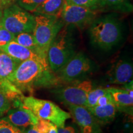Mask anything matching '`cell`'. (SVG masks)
Wrapping results in <instances>:
<instances>
[{
    "mask_svg": "<svg viewBox=\"0 0 133 133\" xmlns=\"http://www.w3.org/2000/svg\"><path fill=\"white\" fill-rule=\"evenodd\" d=\"M3 6L0 4V22H1V19H2V17H3Z\"/></svg>",
    "mask_w": 133,
    "mask_h": 133,
    "instance_id": "cell-32",
    "label": "cell"
},
{
    "mask_svg": "<svg viewBox=\"0 0 133 133\" xmlns=\"http://www.w3.org/2000/svg\"><path fill=\"white\" fill-rule=\"evenodd\" d=\"M92 69L90 59L82 52L76 53L55 74L61 82L71 83L79 81Z\"/></svg>",
    "mask_w": 133,
    "mask_h": 133,
    "instance_id": "cell-8",
    "label": "cell"
},
{
    "mask_svg": "<svg viewBox=\"0 0 133 133\" xmlns=\"http://www.w3.org/2000/svg\"><path fill=\"white\" fill-rule=\"evenodd\" d=\"M64 3V0H45L32 13L61 18Z\"/></svg>",
    "mask_w": 133,
    "mask_h": 133,
    "instance_id": "cell-16",
    "label": "cell"
},
{
    "mask_svg": "<svg viewBox=\"0 0 133 133\" xmlns=\"http://www.w3.org/2000/svg\"><path fill=\"white\" fill-rule=\"evenodd\" d=\"M14 133H25V132L22 130H21V129H20L17 128L16 131H15Z\"/></svg>",
    "mask_w": 133,
    "mask_h": 133,
    "instance_id": "cell-33",
    "label": "cell"
},
{
    "mask_svg": "<svg viewBox=\"0 0 133 133\" xmlns=\"http://www.w3.org/2000/svg\"><path fill=\"white\" fill-rule=\"evenodd\" d=\"M89 34L93 45L109 51L120 41L122 30L119 22L108 16L94 19L90 24Z\"/></svg>",
    "mask_w": 133,
    "mask_h": 133,
    "instance_id": "cell-2",
    "label": "cell"
},
{
    "mask_svg": "<svg viewBox=\"0 0 133 133\" xmlns=\"http://www.w3.org/2000/svg\"><path fill=\"white\" fill-rule=\"evenodd\" d=\"M1 23L15 36L21 33H32L35 17L18 4H11L3 10Z\"/></svg>",
    "mask_w": 133,
    "mask_h": 133,
    "instance_id": "cell-6",
    "label": "cell"
},
{
    "mask_svg": "<svg viewBox=\"0 0 133 133\" xmlns=\"http://www.w3.org/2000/svg\"><path fill=\"white\" fill-rule=\"evenodd\" d=\"M126 0H101V7L103 6H116L124 3Z\"/></svg>",
    "mask_w": 133,
    "mask_h": 133,
    "instance_id": "cell-27",
    "label": "cell"
},
{
    "mask_svg": "<svg viewBox=\"0 0 133 133\" xmlns=\"http://www.w3.org/2000/svg\"><path fill=\"white\" fill-rule=\"evenodd\" d=\"M16 0H0V4L4 6H8L12 4Z\"/></svg>",
    "mask_w": 133,
    "mask_h": 133,
    "instance_id": "cell-29",
    "label": "cell"
},
{
    "mask_svg": "<svg viewBox=\"0 0 133 133\" xmlns=\"http://www.w3.org/2000/svg\"><path fill=\"white\" fill-rule=\"evenodd\" d=\"M44 1L45 0H17L19 6L31 13Z\"/></svg>",
    "mask_w": 133,
    "mask_h": 133,
    "instance_id": "cell-21",
    "label": "cell"
},
{
    "mask_svg": "<svg viewBox=\"0 0 133 133\" xmlns=\"http://www.w3.org/2000/svg\"><path fill=\"white\" fill-rule=\"evenodd\" d=\"M14 41L21 44L22 46L31 50L33 52L36 53V54L41 56V57L46 58L41 54L40 50L38 48L37 43H36L35 39V38L33 35L32 33L24 32L19 33V34L15 36Z\"/></svg>",
    "mask_w": 133,
    "mask_h": 133,
    "instance_id": "cell-18",
    "label": "cell"
},
{
    "mask_svg": "<svg viewBox=\"0 0 133 133\" xmlns=\"http://www.w3.org/2000/svg\"><path fill=\"white\" fill-rule=\"evenodd\" d=\"M69 86L54 88L52 93L56 98L66 105L83 106L86 107L88 92L92 89L90 80L77 81Z\"/></svg>",
    "mask_w": 133,
    "mask_h": 133,
    "instance_id": "cell-7",
    "label": "cell"
},
{
    "mask_svg": "<svg viewBox=\"0 0 133 133\" xmlns=\"http://www.w3.org/2000/svg\"><path fill=\"white\" fill-rule=\"evenodd\" d=\"M12 104L11 101L5 96L2 92H0V118L9 110Z\"/></svg>",
    "mask_w": 133,
    "mask_h": 133,
    "instance_id": "cell-23",
    "label": "cell"
},
{
    "mask_svg": "<svg viewBox=\"0 0 133 133\" xmlns=\"http://www.w3.org/2000/svg\"><path fill=\"white\" fill-rule=\"evenodd\" d=\"M6 118L13 126L21 130L35 126L39 119L31 111L23 107L22 103L14 109L11 108Z\"/></svg>",
    "mask_w": 133,
    "mask_h": 133,
    "instance_id": "cell-11",
    "label": "cell"
},
{
    "mask_svg": "<svg viewBox=\"0 0 133 133\" xmlns=\"http://www.w3.org/2000/svg\"><path fill=\"white\" fill-rule=\"evenodd\" d=\"M16 128L6 117L0 118V133H14Z\"/></svg>",
    "mask_w": 133,
    "mask_h": 133,
    "instance_id": "cell-24",
    "label": "cell"
},
{
    "mask_svg": "<svg viewBox=\"0 0 133 133\" xmlns=\"http://www.w3.org/2000/svg\"><path fill=\"white\" fill-rule=\"evenodd\" d=\"M70 4L83 7L99 9L101 8V0H65Z\"/></svg>",
    "mask_w": 133,
    "mask_h": 133,
    "instance_id": "cell-20",
    "label": "cell"
},
{
    "mask_svg": "<svg viewBox=\"0 0 133 133\" xmlns=\"http://www.w3.org/2000/svg\"><path fill=\"white\" fill-rule=\"evenodd\" d=\"M54 124L48 120L38 119L37 123L33 126V128L39 133H48Z\"/></svg>",
    "mask_w": 133,
    "mask_h": 133,
    "instance_id": "cell-22",
    "label": "cell"
},
{
    "mask_svg": "<svg viewBox=\"0 0 133 133\" xmlns=\"http://www.w3.org/2000/svg\"><path fill=\"white\" fill-rule=\"evenodd\" d=\"M35 25L32 34L41 54L47 59V52L51 43L65 25L61 18L33 14Z\"/></svg>",
    "mask_w": 133,
    "mask_h": 133,
    "instance_id": "cell-4",
    "label": "cell"
},
{
    "mask_svg": "<svg viewBox=\"0 0 133 133\" xmlns=\"http://www.w3.org/2000/svg\"><path fill=\"white\" fill-rule=\"evenodd\" d=\"M109 90L108 88H97L96 89H91V90L88 92L87 97V104H86V108L89 109L92 108L97 105V102L98 99H99L101 96L106 94Z\"/></svg>",
    "mask_w": 133,
    "mask_h": 133,
    "instance_id": "cell-19",
    "label": "cell"
},
{
    "mask_svg": "<svg viewBox=\"0 0 133 133\" xmlns=\"http://www.w3.org/2000/svg\"><path fill=\"white\" fill-rule=\"evenodd\" d=\"M68 108L81 133H102L101 125L88 108L76 105H68Z\"/></svg>",
    "mask_w": 133,
    "mask_h": 133,
    "instance_id": "cell-10",
    "label": "cell"
},
{
    "mask_svg": "<svg viewBox=\"0 0 133 133\" xmlns=\"http://www.w3.org/2000/svg\"><path fill=\"white\" fill-rule=\"evenodd\" d=\"M22 92H32L39 88H49L61 82L49 65L29 59L22 61L8 79Z\"/></svg>",
    "mask_w": 133,
    "mask_h": 133,
    "instance_id": "cell-1",
    "label": "cell"
},
{
    "mask_svg": "<svg viewBox=\"0 0 133 133\" xmlns=\"http://www.w3.org/2000/svg\"><path fill=\"white\" fill-rule=\"evenodd\" d=\"M21 62L6 53L0 51V81L9 79Z\"/></svg>",
    "mask_w": 133,
    "mask_h": 133,
    "instance_id": "cell-17",
    "label": "cell"
},
{
    "mask_svg": "<svg viewBox=\"0 0 133 133\" xmlns=\"http://www.w3.org/2000/svg\"><path fill=\"white\" fill-rule=\"evenodd\" d=\"M133 75V66L130 62L119 61L108 72L109 82L115 84H124L131 81Z\"/></svg>",
    "mask_w": 133,
    "mask_h": 133,
    "instance_id": "cell-13",
    "label": "cell"
},
{
    "mask_svg": "<svg viewBox=\"0 0 133 133\" xmlns=\"http://www.w3.org/2000/svg\"><path fill=\"white\" fill-rule=\"evenodd\" d=\"M6 44V43H2V42H0V48H1L2 46H3L4 45H5Z\"/></svg>",
    "mask_w": 133,
    "mask_h": 133,
    "instance_id": "cell-34",
    "label": "cell"
},
{
    "mask_svg": "<svg viewBox=\"0 0 133 133\" xmlns=\"http://www.w3.org/2000/svg\"><path fill=\"white\" fill-rule=\"evenodd\" d=\"M75 54L71 30L69 25H65L48 50L47 61L50 69L56 73Z\"/></svg>",
    "mask_w": 133,
    "mask_h": 133,
    "instance_id": "cell-3",
    "label": "cell"
},
{
    "mask_svg": "<svg viewBox=\"0 0 133 133\" xmlns=\"http://www.w3.org/2000/svg\"><path fill=\"white\" fill-rule=\"evenodd\" d=\"M110 93L112 96L113 99L118 110H128L130 113L132 112L133 97H131L129 93L123 89L116 88H108Z\"/></svg>",
    "mask_w": 133,
    "mask_h": 133,
    "instance_id": "cell-15",
    "label": "cell"
},
{
    "mask_svg": "<svg viewBox=\"0 0 133 133\" xmlns=\"http://www.w3.org/2000/svg\"><path fill=\"white\" fill-rule=\"evenodd\" d=\"M22 103L23 107L31 111L38 118L49 121L57 128L64 127L65 121L71 117L70 113L48 100L38 99L33 96H24Z\"/></svg>",
    "mask_w": 133,
    "mask_h": 133,
    "instance_id": "cell-5",
    "label": "cell"
},
{
    "mask_svg": "<svg viewBox=\"0 0 133 133\" xmlns=\"http://www.w3.org/2000/svg\"><path fill=\"white\" fill-rule=\"evenodd\" d=\"M88 110L100 125H105L114 120L118 109L114 102L103 106L96 105Z\"/></svg>",
    "mask_w": 133,
    "mask_h": 133,
    "instance_id": "cell-14",
    "label": "cell"
},
{
    "mask_svg": "<svg viewBox=\"0 0 133 133\" xmlns=\"http://www.w3.org/2000/svg\"><path fill=\"white\" fill-rule=\"evenodd\" d=\"M0 51H3L18 61L22 62L29 59L39 61L43 64H48L47 59L36 54L27 48L22 46L15 41H10L0 48Z\"/></svg>",
    "mask_w": 133,
    "mask_h": 133,
    "instance_id": "cell-12",
    "label": "cell"
},
{
    "mask_svg": "<svg viewBox=\"0 0 133 133\" xmlns=\"http://www.w3.org/2000/svg\"><path fill=\"white\" fill-rule=\"evenodd\" d=\"M48 133H58V128L57 126H56L55 124L53 125V126L51 128L49 132Z\"/></svg>",
    "mask_w": 133,
    "mask_h": 133,
    "instance_id": "cell-31",
    "label": "cell"
},
{
    "mask_svg": "<svg viewBox=\"0 0 133 133\" xmlns=\"http://www.w3.org/2000/svg\"><path fill=\"white\" fill-rule=\"evenodd\" d=\"M109 90V89H108ZM114 99H113L112 96L111 95V94L110 93L109 91L105 94L104 95L101 96V97L98 99L97 105H99V106H103L105 105L109 104L110 103H114ZM115 103V102H114Z\"/></svg>",
    "mask_w": 133,
    "mask_h": 133,
    "instance_id": "cell-26",
    "label": "cell"
},
{
    "mask_svg": "<svg viewBox=\"0 0 133 133\" xmlns=\"http://www.w3.org/2000/svg\"><path fill=\"white\" fill-rule=\"evenodd\" d=\"M58 133H77V131L74 126H69L58 128Z\"/></svg>",
    "mask_w": 133,
    "mask_h": 133,
    "instance_id": "cell-28",
    "label": "cell"
},
{
    "mask_svg": "<svg viewBox=\"0 0 133 133\" xmlns=\"http://www.w3.org/2000/svg\"><path fill=\"white\" fill-rule=\"evenodd\" d=\"M99 9L76 6L64 0L61 18L65 25L83 28L90 25L96 19Z\"/></svg>",
    "mask_w": 133,
    "mask_h": 133,
    "instance_id": "cell-9",
    "label": "cell"
},
{
    "mask_svg": "<svg viewBox=\"0 0 133 133\" xmlns=\"http://www.w3.org/2000/svg\"><path fill=\"white\" fill-rule=\"evenodd\" d=\"M15 35L8 30L0 22V42L8 43L14 40Z\"/></svg>",
    "mask_w": 133,
    "mask_h": 133,
    "instance_id": "cell-25",
    "label": "cell"
},
{
    "mask_svg": "<svg viewBox=\"0 0 133 133\" xmlns=\"http://www.w3.org/2000/svg\"><path fill=\"white\" fill-rule=\"evenodd\" d=\"M25 133H39L33 128V126H30L27 128L25 129V130H22Z\"/></svg>",
    "mask_w": 133,
    "mask_h": 133,
    "instance_id": "cell-30",
    "label": "cell"
}]
</instances>
